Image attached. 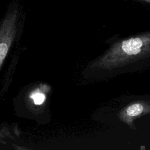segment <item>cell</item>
Segmentation results:
<instances>
[{
    "label": "cell",
    "mask_w": 150,
    "mask_h": 150,
    "mask_svg": "<svg viewBox=\"0 0 150 150\" xmlns=\"http://www.w3.org/2000/svg\"><path fill=\"white\" fill-rule=\"evenodd\" d=\"M22 15L19 1L12 0L0 23V70L19 31Z\"/></svg>",
    "instance_id": "7a4b0ae2"
},
{
    "label": "cell",
    "mask_w": 150,
    "mask_h": 150,
    "mask_svg": "<svg viewBox=\"0 0 150 150\" xmlns=\"http://www.w3.org/2000/svg\"><path fill=\"white\" fill-rule=\"evenodd\" d=\"M32 98L33 100V102L36 105H40L42 104L45 99V96L43 93L36 92L33 93L32 96Z\"/></svg>",
    "instance_id": "277c9868"
},
{
    "label": "cell",
    "mask_w": 150,
    "mask_h": 150,
    "mask_svg": "<svg viewBox=\"0 0 150 150\" xmlns=\"http://www.w3.org/2000/svg\"><path fill=\"white\" fill-rule=\"evenodd\" d=\"M139 1H142V2H146V3H148V4H150V0H139Z\"/></svg>",
    "instance_id": "5b68a950"
},
{
    "label": "cell",
    "mask_w": 150,
    "mask_h": 150,
    "mask_svg": "<svg viewBox=\"0 0 150 150\" xmlns=\"http://www.w3.org/2000/svg\"><path fill=\"white\" fill-rule=\"evenodd\" d=\"M144 110V107L139 103H135L129 106L127 110L126 113L129 117H135L139 115Z\"/></svg>",
    "instance_id": "3957f363"
},
{
    "label": "cell",
    "mask_w": 150,
    "mask_h": 150,
    "mask_svg": "<svg viewBox=\"0 0 150 150\" xmlns=\"http://www.w3.org/2000/svg\"><path fill=\"white\" fill-rule=\"evenodd\" d=\"M150 56V33L130 38L117 44L101 60V66L112 70Z\"/></svg>",
    "instance_id": "6da1fadb"
}]
</instances>
